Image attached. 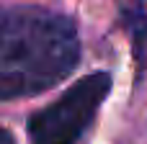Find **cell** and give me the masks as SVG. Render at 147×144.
<instances>
[{
    "label": "cell",
    "mask_w": 147,
    "mask_h": 144,
    "mask_svg": "<svg viewBox=\"0 0 147 144\" xmlns=\"http://www.w3.org/2000/svg\"><path fill=\"white\" fill-rule=\"evenodd\" d=\"M78 57L70 18L34 5L0 8V100L49 90L75 70Z\"/></svg>",
    "instance_id": "1"
},
{
    "label": "cell",
    "mask_w": 147,
    "mask_h": 144,
    "mask_svg": "<svg viewBox=\"0 0 147 144\" xmlns=\"http://www.w3.org/2000/svg\"><path fill=\"white\" fill-rule=\"evenodd\" d=\"M111 90L106 72H93L75 82L57 103L39 111L28 121L31 144H75L93 121L98 106Z\"/></svg>",
    "instance_id": "2"
},
{
    "label": "cell",
    "mask_w": 147,
    "mask_h": 144,
    "mask_svg": "<svg viewBox=\"0 0 147 144\" xmlns=\"http://www.w3.org/2000/svg\"><path fill=\"white\" fill-rule=\"evenodd\" d=\"M119 10H121V21L134 41V57L140 59V64L147 57V13L142 8V0H119Z\"/></svg>",
    "instance_id": "3"
},
{
    "label": "cell",
    "mask_w": 147,
    "mask_h": 144,
    "mask_svg": "<svg viewBox=\"0 0 147 144\" xmlns=\"http://www.w3.org/2000/svg\"><path fill=\"white\" fill-rule=\"evenodd\" d=\"M0 144H16V142H13V137H10L5 129H0Z\"/></svg>",
    "instance_id": "4"
}]
</instances>
